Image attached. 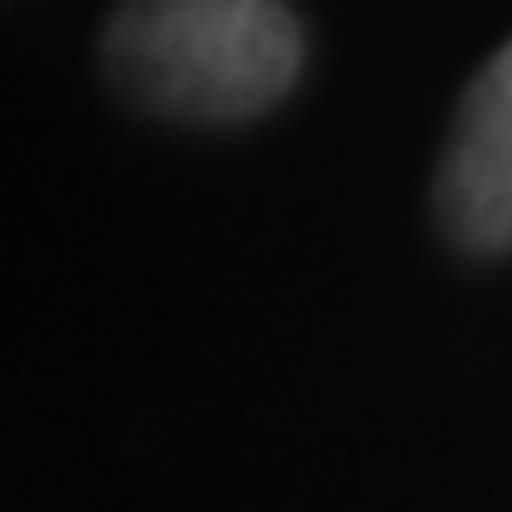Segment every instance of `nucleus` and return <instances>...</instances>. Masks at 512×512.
I'll return each mask as SVG.
<instances>
[{
  "label": "nucleus",
  "mask_w": 512,
  "mask_h": 512,
  "mask_svg": "<svg viewBox=\"0 0 512 512\" xmlns=\"http://www.w3.org/2000/svg\"><path fill=\"white\" fill-rule=\"evenodd\" d=\"M103 57L131 103L228 126L291 92L302 29L279 0H126L109 18Z\"/></svg>",
  "instance_id": "obj_1"
},
{
  "label": "nucleus",
  "mask_w": 512,
  "mask_h": 512,
  "mask_svg": "<svg viewBox=\"0 0 512 512\" xmlns=\"http://www.w3.org/2000/svg\"><path fill=\"white\" fill-rule=\"evenodd\" d=\"M439 222L461 251H512V40L473 74L439 160Z\"/></svg>",
  "instance_id": "obj_2"
}]
</instances>
